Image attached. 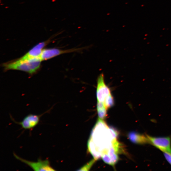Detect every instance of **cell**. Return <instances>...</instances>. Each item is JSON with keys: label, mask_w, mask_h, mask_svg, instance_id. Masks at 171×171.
<instances>
[{"label": "cell", "mask_w": 171, "mask_h": 171, "mask_svg": "<svg viewBox=\"0 0 171 171\" xmlns=\"http://www.w3.org/2000/svg\"><path fill=\"white\" fill-rule=\"evenodd\" d=\"M84 49V48H73L66 50H62L57 48L44 49L43 50L40 58L42 61L47 60L62 54L78 52Z\"/></svg>", "instance_id": "5"}, {"label": "cell", "mask_w": 171, "mask_h": 171, "mask_svg": "<svg viewBox=\"0 0 171 171\" xmlns=\"http://www.w3.org/2000/svg\"><path fill=\"white\" fill-rule=\"evenodd\" d=\"M149 143L161 151L171 153V140L170 137H156L146 135Z\"/></svg>", "instance_id": "4"}, {"label": "cell", "mask_w": 171, "mask_h": 171, "mask_svg": "<svg viewBox=\"0 0 171 171\" xmlns=\"http://www.w3.org/2000/svg\"><path fill=\"white\" fill-rule=\"evenodd\" d=\"M42 61L40 58L28 60H22L18 59L3 63V67L5 71L12 70L24 71L33 74L40 69Z\"/></svg>", "instance_id": "1"}, {"label": "cell", "mask_w": 171, "mask_h": 171, "mask_svg": "<svg viewBox=\"0 0 171 171\" xmlns=\"http://www.w3.org/2000/svg\"><path fill=\"white\" fill-rule=\"evenodd\" d=\"M104 103L107 109L114 106L115 101L112 94H110L106 99Z\"/></svg>", "instance_id": "10"}, {"label": "cell", "mask_w": 171, "mask_h": 171, "mask_svg": "<svg viewBox=\"0 0 171 171\" xmlns=\"http://www.w3.org/2000/svg\"><path fill=\"white\" fill-rule=\"evenodd\" d=\"M163 154L167 161L171 165V153L164 152Z\"/></svg>", "instance_id": "12"}, {"label": "cell", "mask_w": 171, "mask_h": 171, "mask_svg": "<svg viewBox=\"0 0 171 171\" xmlns=\"http://www.w3.org/2000/svg\"><path fill=\"white\" fill-rule=\"evenodd\" d=\"M97 108L99 118L101 119H104L106 116L107 109L104 103L97 102Z\"/></svg>", "instance_id": "9"}, {"label": "cell", "mask_w": 171, "mask_h": 171, "mask_svg": "<svg viewBox=\"0 0 171 171\" xmlns=\"http://www.w3.org/2000/svg\"><path fill=\"white\" fill-rule=\"evenodd\" d=\"M14 157L16 159L26 164L34 171H55L50 165L48 159L42 160L41 159L38 160L37 162L30 161L18 156L14 153Z\"/></svg>", "instance_id": "2"}, {"label": "cell", "mask_w": 171, "mask_h": 171, "mask_svg": "<svg viewBox=\"0 0 171 171\" xmlns=\"http://www.w3.org/2000/svg\"><path fill=\"white\" fill-rule=\"evenodd\" d=\"M96 93L97 102L103 103L106 99L112 94L110 88L105 83L103 73L100 74L97 78Z\"/></svg>", "instance_id": "3"}, {"label": "cell", "mask_w": 171, "mask_h": 171, "mask_svg": "<svg viewBox=\"0 0 171 171\" xmlns=\"http://www.w3.org/2000/svg\"><path fill=\"white\" fill-rule=\"evenodd\" d=\"M128 137L130 141L133 143L140 144L149 143L146 135H144L137 132H130L128 135Z\"/></svg>", "instance_id": "8"}, {"label": "cell", "mask_w": 171, "mask_h": 171, "mask_svg": "<svg viewBox=\"0 0 171 171\" xmlns=\"http://www.w3.org/2000/svg\"><path fill=\"white\" fill-rule=\"evenodd\" d=\"M53 38L39 43L31 49L26 54L19 58L22 60H28L36 58H40L43 48L51 42Z\"/></svg>", "instance_id": "6"}, {"label": "cell", "mask_w": 171, "mask_h": 171, "mask_svg": "<svg viewBox=\"0 0 171 171\" xmlns=\"http://www.w3.org/2000/svg\"><path fill=\"white\" fill-rule=\"evenodd\" d=\"M96 160L95 159L93 160H92L86 164V165L82 167L80 169H79V170L88 171L89 170Z\"/></svg>", "instance_id": "11"}, {"label": "cell", "mask_w": 171, "mask_h": 171, "mask_svg": "<svg viewBox=\"0 0 171 171\" xmlns=\"http://www.w3.org/2000/svg\"><path fill=\"white\" fill-rule=\"evenodd\" d=\"M37 115L30 114L24 118L21 122H17L11 117L12 120L16 124L21 125L23 128L26 130H31L39 124L41 117L43 115Z\"/></svg>", "instance_id": "7"}]
</instances>
